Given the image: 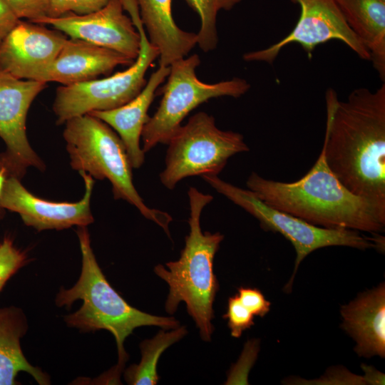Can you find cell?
I'll list each match as a JSON object with an SVG mask.
<instances>
[{"instance_id": "8992f818", "label": "cell", "mask_w": 385, "mask_h": 385, "mask_svg": "<svg viewBox=\"0 0 385 385\" xmlns=\"http://www.w3.org/2000/svg\"><path fill=\"white\" fill-rule=\"evenodd\" d=\"M202 179L217 192L249 212L265 230L278 232L293 245L296 258L294 269L284 290H291L300 263L313 251L322 247L345 246L359 250H384V237L379 234L367 236L359 231L343 228H326L314 225L287 212L272 207L257 198L248 189H242L220 179L206 175ZM284 291V292H285Z\"/></svg>"}, {"instance_id": "cb8c5ba5", "label": "cell", "mask_w": 385, "mask_h": 385, "mask_svg": "<svg viewBox=\"0 0 385 385\" xmlns=\"http://www.w3.org/2000/svg\"><path fill=\"white\" fill-rule=\"evenodd\" d=\"M254 315L240 302L237 294L229 297L223 318L227 319L232 337L239 338L242 332L254 324Z\"/></svg>"}, {"instance_id": "1f68e13d", "label": "cell", "mask_w": 385, "mask_h": 385, "mask_svg": "<svg viewBox=\"0 0 385 385\" xmlns=\"http://www.w3.org/2000/svg\"><path fill=\"white\" fill-rule=\"evenodd\" d=\"M4 214H5V210L2 208L1 207H0V224L4 216Z\"/></svg>"}, {"instance_id": "2e32d148", "label": "cell", "mask_w": 385, "mask_h": 385, "mask_svg": "<svg viewBox=\"0 0 385 385\" xmlns=\"http://www.w3.org/2000/svg\"><path fill=\"white\" fill-rule=\"evenodd\" d=\"M342 328L354 340V351L363 357H385L384 283L360 293L342 306Z\"/></svg>"}, {"instance_id": "277c9868", "label": "cell", "mask_w": 385, "mask_h": 385, "mask_svg": "<svg viewBox=\"0 0 385 385\" xmlns=\"http://www.w3.org/2000/svg\"><path fill=\"white\" fill-rule=\"evenodd\" d=\"M190 232L179 259L168 262L165 267L158 265L155 273L169 287L165 304L167 313L175 312L180 302L186 304L188 313L195 321L203 341L210 342L213 332V302L219 289L213 271V262L224 236L220 232H202L200 216L213 197L190 187Z\"/></svg>"}, {"instance_id": "8fae6325", "label": "cell", "mask_w": 385, "mask_h": 385, "mask_svg": "<svg viewBox=\"0 0 385 385\" xmlns=\"http://www.w3.org/2000/svg\"><path fill=\"white\" fill-rule=\"evenodd\" d=\"M292 1L300 7L294 29L269 47L244 53V61L272 64L282 49L290 43L299 44L311 58L318 45L333 39L342 41L361 59L370 60L368 50L348 25L335 0Z\"/></svg>"}, {"instance_id": "7c38bea8", "label": "cell", "mask_w": 385, "mask_h": 385, "mask_svg": "<svg viewBox=\"0 0 385 385\" xmlns=\"http://www.w3.org/2000/svg\"><path fill=\"white\" fill-rule=\"evenodd\" d=\"M85 183V193L78 202H53L30 192L21 180L9 177L0 196V207L18 213L24 223L40 232L61 230L73 226L87 227L94 222L91 209L93 178L80 171Z\"/></svg>"}, {"instance_id": "3957f363", "label": "cell", "mask_w": 385, "mask_h": 385, "mask_svg": "<svg viewBox=\"0 0 385 385\" xmlns=\"http://www.w3.org/2000/svg\"><path fill=\"white\" fill-rule=\"evenodd\" d=\"M77 235L82 258L81 274L71 288L59 290L55 303L59 307L69 309L76 300H82L76 312L64 317L66 324L82 332L104 329L113 334L117 345L118 364L103 378L106 381H119L128 359L124 343L133 330L144 326L170 330L179 327V322L174 317L150 314L130 305L113 288L100 268L87 227H79Z\"/></svg>"}, {"instance_id": "30bf717a", "label": "cell", "mask_w": 385, "mask_h": 385, "mask_svg": "<svg viewBox=\"0 0 385 385\" xmlns=\"http://www.w3.org/2000/svg\"><path fill=\"white\" fill-rule=\"evenodd\" d=\"M46 85L44 82L20 79L0 71V137L6 147L0 154V161L9 177L21 180L30 167L41 171L46 168L26 134L28 111Z\"/></svg>"}, {"instance_id": "484cf974", "label": "cell", "mask_w": 385, "mask_h": 385, "mask_svg": "<svg viewBox=\"0 0 385 385\" xmlns=\"http://www.w3.org/2000/svg\"><path fill=\"white\" fill-rule=\"evenodd\" d=\"M19 19H26L29 21L48 16V0H5Z\"/></svg>"}, {"instance_id": "f546056e", "label": "cell", "mask_w": 385, "mask_h": 385, "mask_svg": "<svg viewBox=\"0 0 385 385\" xmlns=\"http://www.w3.org/2000/svg\"><path fill=\"white\" fill-rule=\"evenodd\" d=\"M361 368L364 370V376L367 384H384L385 377L382 372L376 370L371 366H367L366 364H362Z\"/></svg>"}, {"instance_id": "d6986e66", "label": "cell", "mask_w": 385, "mask_h": 385, "mask_svg": "<svg viewBox=\"0 0 385 385\" xmlns=\"http://www.w3.org/2000/svg\"><path fill=\"white\" fill-rule=\"evenodd\" d=\"M27 329V319L21 308H0V385L19 384L16 377L21 371L31 375L40 385L51 384L49 376L32 366L22 351L21 339Z\"/></svg>"}, {"instance_id": "d4e9b609", "label": "cell", "mask_w": 385, "mask_h": 385, "mask_svg": "<svg viewBox=\"0 0 385 385\" xmlns=\"http://www.w3.org/2000/svg\"><path fill=\"white\" fill-rule=\"evenodd\" d=\"M110 0H48L47 17H58L68 14H87L98 11Z\"/></svg>"}, {"instance_id": "52a82bcc", "label": "cell", "mask_w": 385, "mask_h": 385, "mask_svg": "<svg viewBox=\"0 0 385 385\" xmlns=\"http://www.w3.org/2000/svg\"><path fill=\"white\" fill-rule=\"evenodd\" d=\"M120 1L140 36L137 58L127 69L109 77L58 87L53 104L58 125L93 111L120 107L134 98L146 84V71L159 57V51L147 36L136 1Z\"/></svg>"}, {"instance_id": "6da1fadb", "label": "cell", "mask_w": 385, "mask_h": 385, "mask_svg": "<svg viewBox=\"0 0 385 385\" xmlns=\"http://www.w3.org/2000/svg\"><path fill=\"white\" fill-rule=\"evenodd\" d=\"M325 100L328 166L351 192L385 207V83L354 89L343 101L329 88Z\"/></svg>"}, {"instance_id": "f1b7e54d", "label": "cell", "mask_w": 385, "mask_h": 385, "mask_svg": "<svg viewBox=\"0 0 385 385\" xmlns=\"http://www.w3.org/2000/svg\"><path fill=\"white\" fill-rule=\"evenodd\" d=\"M5 0H0V45L19 21Z\"/></svg>"}, {"instance_id": "ffe728a7", "label": "cell", "mask_w": 385, "mask_h": 385, "mask_svg": "<svg viewBox=\"0 0 385 385\" xmlns=\"http://www.w3.org/2000/svg\"><path fill=\"white\" fill-rule=\"evenodd\" d=\"M348 25L368 50L385 79V0H335Z\"/></svg>"}, {"instance_id": "603a6c76", "label": "cell", "mask_w": 385, "mask_h": 385, "mask_svg": "<svg viewBox=\"0 0 385 385\" xmlns=\"http://www.w3.org/2000/svg\"><path fill=\"white\" fill-rule=\"evenodd\" d=\"M29 261L26 252L18 248L6 236L0 243V292L6 282Z\"/></svg>"}, {"instance_id": "ac0fdd59", "label": "cell", "mask_w": 385, "mask_h": 385, "mask_svg": "<svg viewBox=\"0 0 385 385\" xmlns=\"http://www.w3.org/2000/svg\"><path fill=\"white\" fill-rule=\"evenodd\" d=\"M135 1L148 38L159 51V65L169 66L186 57L197 44V34L177 26L172 15V0Z\"/></svg>"}, {"instance_id": "ba28073f", "label": "cell", "mask_w": 385, "mask_h": 385, "mask_svg": "<svg viewBox=\"0 0 385 385\" xmlns=\"http://www.w3.org/2000/svg\"><path fill=\"white\" fill-rule=\"evenodd\" d=\"M168 145L160 180L169 190L188 177L217 175L230 157L249 150L242 134L220 130L214 117L205 112L190 117Z\"/></svg>"}, {"instance_id": "7a4b0ae2", "label": "cell", "mask_w": 385, "mask_h": 385, "mask_svg": "<svg viewBox=\"0 0 385 385\" xmlns=\"http://www.w3.org/2000/svg\"><path fill=\"white\" fill-rule=\"evenodd\" d=\"M246 185L267 205L326 228H343L371 234L385 227V207L346 189L327 165L324 149L300 179L285 183L252 173Z\"/></svg>"}, {"instance_id": "9a60e30c", "label": "cell", "mask_w": 385, "mask_h": 385, "mask_svg": "<svg viewBox=\"0 0 385 385\" xmlns=\"http://www.w3.org/2000/svg\"><path fill=\"white\" fill-rule=\"evenodd\" d=\"M133 61L113 50L71 38L66 39L37 81L68 86L96 79L100 75L108 74L118 66H130Z\"/></svg>"}, {"instance_id": "9c48e42d", "label": "cell", "mask_w": 385, "mask_h": 385, "mask_svg": "<svg viewBox=\"0 0 385 385\" xmlns=\"http://www.w3.org/2000/svg\"><path fill=\"white\" fill-rule=\"evenodd\" d=\"M200 63V57L195 53L169 66L163 98L142 132V149L145 153L159 143L168 144L183 119L200 104L214 98H239L250 89V84L238 77L215 83L201 81L195 72Z\"/></svg>"}, {"instance_id": "44dd1931", "label": "cell", "mask_w": 385, "mask_h": 385, "mask_svg": "<svg viewBox=\"0 0 385 385\" xmlns=\"http://www.w3.org/2000/svg\"><path fill=\"white\" fill-rule=\"evenodd\" d=\"M188 333L185 326L170 331L162 329L150 339L140 344L141 359L130 366L124 372V379L130 385H155L159 381L157 366L161 354L169 346L180 341Z\"/></svg>"}, {"instance_id": "4316f807", "label": "cell", "mask_w": 385, "mask_h": 385, "mask_svg": "<svg viewBox=\"0 0 385 385\" xmlns=\"http://www.w3.org/2000/svg\"><path fill=\"white\" fill-rule=\"evenodd\" d=\"M237 291L240 302L254 316L263 317L270 312V302L257 288L240 287Z\"/></svg>"}, {"instance_id": "5b68a950", "label": "cell", "mask_w": 385, "mask_h": 385, "mask_svg": "<svg viewBox=\"0 0 385 385\" xmlns=\"http://www.w3.org/2000/svg\"><path fill=\"white\" fill-rule=\"evenodd\" d=\"M63 133L71 168L93 178L107 179L115 200L135 207L146 219L159 225L170 237L172 217L145 205L133 183L132 165L118 135L107 123L89 114L66 121Z\"/></svg>"}, {"instance_id": "4dcf8cb0", "label": "cell", "mask_w": 385, "mask_h": 385, "mask_svg": "<svg viewBox=\"0 0 385 385\" xmlns=\"http://www.w3.org/2000/svg\"><path fill=\"white\" fill-rule=\"evenodd\" d=\"M9 177L7 170L0 161V196L1 195L5 182Z\"/></svg>"}, {"instance_id": "83f0119b", "label": "cell", "mask_w": 385, "mask_h": 385, "mask_svg": "<svg viewBox=\"0 0 385 385\" xmlns=\"http://www.w3.org/2000/svg\"><path fill=\"white\" fill-rule=\"evenodd\" d=\"M309 381L314 384H367L364 375H356L343 367L340 369L336 367L335 370L327 371L322 378Z\"/></svg>"}, {"instance_id": "4fadbf2b", "label": "cell", "mask_w": 385, "mask_h": 385, "mask_svg": "<svg viewBox=\"0 0 385 385\" xmlns=\"http://www.w3.org/2000/svg\"><path fill=\"white\" fill-rule=\"evenodd\" d=\"M124 11L120 0H110L90 14L46 16L35 23L51 25L71 38L113 50L135 61L140 50V36Z\"/></svg>"}, {"instance_id": "7402d4cb", "label": "cell", "mask_w": 385, "mask_h": 385, "mask_svg": "<svg viewBox=\"0 0 385 385\" xmlns=\"http://www.w3.org/2000/svg\"><path fill=\"white\" fill-rule=\"evenodd\" d=\"M185 1L197 14L200 19V28L197 34V44L205 52L214 50L218 42L217 30L218 12L221 10H231L241 0H185Z\"/></svg>"}, {"instance_id": "e0dca14e", "label": "cell", "mask_w": 385, "mask_h": 385, "mask_svg": "<svg viewBox=\"0 0 385 385\" xmlns=\"http://www.w3.org/2000/svg\"><path fill=\"white\" fill-rule=\"evenodd\" d=\"M169 71V66H159L134 98L113 109L89 113L107 123L118 135L133 168H139L144 163L145 153L140 145L142 132L150 118L148 112L155 92Z\"/></svg>"}, {"instance_id": "5bb4252c", "label": "cell", "mask_w": 385, "mask_h": 385, "mask_svg": "<svg viewBox=\"0 0 385 385\" xmlns=\"http://www.w3.org/2000/svg\"><path fill=\"white\" fill-rule=\"evenodd\" d=\"M66 39L58 30L20 19L0 45V71L20 79L37 81Z\"/></svg>"}]
</instances>
